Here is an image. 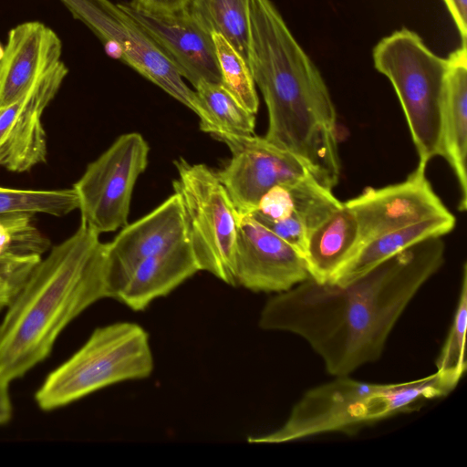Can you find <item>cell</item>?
Returning <instances> with one entry per match:
<instances>
[{
    "instance_id": "83f0119b",
    "label": "cell",
    "mask_w": 467,
    "mask_h": 467,
    "mask_svg": "<svg viewBox=\"0 0 467 467\" xmlns=\"http://www.w3.org/2000/svg\"><path fill=\"white\" fill-rule=\"evenodd\" d=\"M40 259L41 255L31 254L0 270V309L11 305Z\"/></svg>"
},
{
    "instance_id": "f546056e",
    "label": "cell",
    "mask_w": 467,
    "mask_h": 467,
    "mask_svg": "<svg viewBox=\"0 0 467 467\" xmlns=\"http://www.w3.org/2000/svg\"><path fill=\"white\" fill-rule=\"evenodd\" d=\"M459 31L462 45L467 44V0H443Z\"/></svg>"
},
{
    "instance_id": "f1b7e54d",
    "label": "cell",
    "mask_w": 467,
    "mask_h": 467,
    "mask_svg": "<svg viewBox=\"0 0 467 467\" xmlns=\"http://www.w3.org/2000/svg\"><path fill=\"white\" fill-rule=\"evenodd\" d=\"M190 0H131L134 6L155 13H173L185 9Z\"/></svg>"
},
{
    "instance_id": "5b68a950",
    "label": "cell",
    "mask_w": 467,
    "mask_h": 467,
    "mask_svg": "<svg viewBox=\"0 0 467 467\" xmlns=\"http://www.w3.org/2000/svg\"><path fill=\"white\" fill-rule=\"evenodd\" d=\"M153 368L148 332L133 322L111 323L94 329L50 372L36 392V402L43 410L58 409L110 385L147 379Z\"/></svg>"
},
{
    "instance_id": "8fae6325",
    "label": "cell",
    "mask_w": 467,
    "mask_h": 467,
    "mask_svg": "<svg viewBox=\"0 0 467 467\" xmlns=\"http://www.w3.org/2000/svg\"><path fill=\"white\" fill-rule=\"evenodd\" d=\"M426 168L418 164L404 181L380 188L368 187L343 202L357 219L358 248L389 231L451 213L429 182Z\"/></svg>"
},
{
    "instance_id": "d6986e66",
    "label": "cell",
    "mask_w": 467,
    "mask_h": 467,
    "mask_svg": "<svg viewBox=\"0 0 467 467\" xmlns=\"http://www.w3.org/2000/svg\"><path fill=\"white\" fill-rule=\"evenodd\" d=\"M342 205L331 189L307 174L269 189L250 214L258 220L292 223L310 234Z\"/></svg>"
},
{
    "instance_id": "7402d4cb",
    "label": "cell",
    "mask_w": 467,
    "mask_h": 467,
    "mask_svg": "<svg viewBox=\"0 0 467 467\" xmlns=\"http://www.w3.org/2000/svg\"><path fill=\"white\" fill-rule=\"evenodd\" d=\"M250 0H190L192 18L210 34L222 35L248 65Z\"/></svg>"
},
{
    "instance_id": "4316f807",
    "label": "cell",
    "mask_w": 467,
    "mask_h": 467,
    "mask_svg": "<svg viewBox=\"0 0 467 467\" xmlns=\"http://www.w3.org/2000/svg\"><path fill=\"white\" fill-rule=\"evenodd\" d=\"M32 216L29 213L0 216V256L41 255L49 248V241L35 227Z\"/></svg>"
},
{
    "instance_id": "6da1fadb",
    "label": "cell",
    "mask_w": 467,
    "mask_h": 467,
    "mask_svg": "<svg viewBox=\"0 0 467 467\" xmlns=\"http://www.w3.org/2000/svg\"><path fill=\"white\" fill-rule=\"evenodd\" d=\"M445 262L442 236L428 238L342 284L309 278L272 296L258 325L304 338L328 374L348 376L378 360L423 285Z\"/></svg>"
},
{
    "instance_id": "ffe728a7",
    "label": "cell",
    "mask_w": 467,
    "mask_h": 467,
    "mask_svg": "<svg viewBox=\"0 0 467 467\" xmlns=\"http://www.w3.org/2000/svg\"><path fill=\"white\" fill-rule=\"evenodd\" d=\"M358 246L357 219L343 203L308 235L303 256L310 278L317 283L331 282Z\"/></svg>"
},
{
    "instance_id": "277c9868",
    "label": "cell",
    "mask_w": 467,
    "mask_h": 467,
    "mask_svg": "<svg viewBox=\"0 0 467 467\" xmlns=\"http://www.w3.org/2000/svg\"><path fill=\"white\" fill-rule=\"evenodd\" d=\"M336 377L307 390L276 430L247 439L250 443L281 444L327 432H348L414 409L427 399L445 396L449 387L435 372L400 383H371Z\"/></svg>"
},
{
    "instance_id": "3957f363",
    "label": "cell",
    "mask_w": 467,
    "mask_h": 467,
    "mask_svg": "<svg viewBox=\"0 0 467 467\" xmlns=\"http://www.w3.org/2000/svg\"><path fill=\"white\" fill-rule=\"evenodd\" d=\"M108 298L106 244L80 223L40 259L0 324V382L9 384L46 359L63 329Z\"/></svg>"
},
{
    "instance_id": "7a4b0ae2",
    "label": "cell",
    "mask_w": 467,
    "mask_h": 467,
    "mask_svg": "<svg viewBox=\"0 0 467 467\" xmlns=\"http://www.w3.org/2000/svg\"><path fill=\"white\" fill-rule=\"evenodd\" d=\"M248 66L268 112L265 138L333 189L341 162L337 112L318 68L271 0H250Z\"/></svg>"
},
{
    "instance_id": "9c48e42d",
    "label": "cell",
    "mask_w": 467,
    "mask_h": 467,
    "mask_svg": "<svg viewBox=\"0 0 467 467\" xmlns=\"http://www.w3.org/2000/svg\"><path fill=\"white\" fill-rule=\"evenodd\" d=\"M72 16L101 40L121 52V61L157 85L198 117L202 106L196 92L183 81L173 64L147 32L118 4L109 0H60Z\"/></svg>"
},
{
    "instance_id": "d6a6232c",
    "label": "cell",
    "mask_w": 467,
    "mask_h": 467,
    "mask_svg": "<svg viewBox=\"0 0 467 467\" xmlns=\"http://www.w3.org/2000/svg\"><path fill=\"white\" fill-rule=\"evenodd\" d=\"M3 56H4V47L0 44V60L2 59Z\"/></svg>"
},
{
    "instance_id": "8992f818",
    "label": "cell",
    "mask_w": 467,
    "mask_h": 467,
    "mask_svg": "<svg viewBox=\"0 0 467 467\" xmlns=\"http://www.w3.org/2000/svg\"><path fill=\"white\" fill-rule=\"evenodd\" d=\"M375 68L391 83L403 109L420 165L441 155V119L447 58L402 27L374 47Z\"/></svg>"
},
{
    "instance_id": "52a82bcc",
    "label": "cell",
    "mask_w": 467,
    "mask_h": 467,
    "mask_svg": "<svg viewBox=\"0 0 467 467\" xmlns=\"http://www.w3.org/2000/svg\"><path fill=\"white\" fill-rule=\"evenodd\" d=\"M173 163L178 172L173 190L182 198L187 237L200 271L235 286L239 212L216 171L182 157Z\"/></svg>"
},
{
    "instance_id": "ac0fdd59",
    "label": "cell",
    "mask_w": 467,
    "mask_h": 467,
    "mask_svg": "<svg viewBox=\"0 0 467 467\" xmlns=\"http://www.w3.org/2000/svg\"><path fill=\"white\" fill-rule=\"evenodd\" d=\"M189 240L140 262L115 296L134 311L145 310L199 272Z\"/></svg>"
},
{
    "instance_id": "cb8c5ba5",
    "label": "cell",
    "mask_w": 467,
    "mask_h": 467,
    "mask_svg": "<svg viewBox=\"0 0 467 467\" xmlns=\"http://www.w3.org/2000/svg\"><path fill=\"white\" fill-rule=\"evenodd\" d=\"M78 209L74 188L36 191L0 187V216L12 213H47L64 216Z\"/></svg>"
},
{
    "instance_id": "484cf974",
    "label": "cell",
    "mask_w": 467,
    "mask_h": 467,
    "mask_svg": "<svg viewBox=\"0 0 467 467\" xmlns=\"http://www.w3.org/2000/svg\"><path fill=\"white\" fill-rule=\"evenodd\" d=\"M212 36L222 85L243 108L255 115L259 108V99L249 66L222 35L214 33Z\"/></svg>"
},
{
    "instance_id": "9a60e30c",
    "label": "cell",
    "mask_w": 467,
    "mask_h": 467,
    "mask_svg": "<svg viewBox=\"0 0 467 467\" xmlns=\"http://www.w3.org/2000/svg\"><path fill=\"white\" fill-rule=\"evenodd\" d=\"M151 37L194 88L203 81L222 83L212 34L201 26L187 9L173 13H155L119 3Z\"/></svg>"
},
{
    "instance_id": "4fadbf2b",
    "label": "cell",
    "mask_w": 467,
    "mask_h": 467,
    "mask_svg": "<svg viewBox=\"0 0 467 467\" xmlns=\"http://www.w3.org/2000/svg\"><path fill=\"white\" fill-rule=\"evenodd\" d=\"M67 73V66L60 61L20 99L0 109V166L25 172L46 162L47 135L42 116Z\"/></svg>"
},
{
    "instance_id": "30bf717a",
    "label": "cell",
    "mask_w": 467,
    "mask_h": 467,
    "mask_svg": "<svg viewBox=\"0 0 467 467\" xmlns=\"http://www.w3.org/2000/svg\"><path fill=\"white\" fill-rule=\"evenodd\" d=\"M230 150L228 162L216 171L239 213H253L272 187L310 174L291 152L254 134H212Z\"/></svg>"
},
{
    "instance_id": "44dd1931",
    "label": "cell",
    "mask_w": 467,
    "mask_h": 467,
    "mask_svg": "<svg viewBox=\"0 0 467 467\" xmlns=\"http://www.w3.org/2000/svg\"><path fill=\"white\" fill-rule=\"evenodd\" d=\"M455 225L456 218L451 213L379 235L363 244L329 283L348 282L419 242L446 235Z\"/></svg>"
},
{
    "instance_id": "2e32d148",
    "label": "cell",
    "mask_w": 467,
    "mask_h": 467,
    "mask_svg": "<svg viewBox=\"0 0 467 467\" xmlns=\"http://www.w3.org/2000/svg\"><path fill=\"white\" fill-rule=\"evenodd\" d=\"M61 54L59 36L45 24L25 22L12 28L0 60V109L25 95L61 61Z\"/></svg>"
},
{
    "instance_id": "1f68e13d",
    "label": "cell",
    "mask_w": 467,
    "mask_h": 467,
    "mask_svg": "<svg viewBox=\"0 0 467 467\" xmlns=\"http://www.w3.org/2000/svg\"><path fill=\"white\" fill-rule=\"evenodd\" d=\"M28 255H31V254L20 255V254H5L3 256H0V270L9 267V266H12V265L21 262Z\"/></svg>"
},
{
    "instance_id": "5bb4252c",
    "label": "cell",
    "mask_w": 467,
    "mask_h": 467,
    "mask_svg": "<svg viewBox=\"0 0 467 467\" xmlns=\"http://www.w3.org/2000/svg\"><path fill=\"white\" fill-rule=\"evenodd\" d=\"M186 239L183 205L180 194L174 192L150 213L125 225L111 242L106 244L108 298H115L140 262Z\"/></svg>"
},
{
    "instance_id": "d4e9b609",
    "label": "cell",
    "mask_w": 467,
    "mask_h": 467,
    "mask_svg": "<svg viewBox=\"0 0 467 467\" xmlns=\"http://www.w3.org/2000/svg\"><path fill=\"white\" fill-rule=\"evenodd\" d=\"M467 324V265L463 264L462 285L448 336L436 360V372L451 388L455 389L463 376L465 359V333Z\"/></svg>"
},
{
    "instance_id": "e0dca14e",
    "label": "cell",
    "mask_w": 467,
    "mask_h": 467,
    "mask_svg": "<svg viewBox=\"0 0 467 467\" xmlns=\"http://www.w3.org/2000/svg\"><path fill=\"white\" fill-rule=\"evenodd\" d=\"M441 119V155L451 166L459 189L458 210L467 209V47L447 57Z\"/></svg>"
},
{
    "instance_id": "4dcf8cb0",
    "label": "cell",
    "mask_w": 467,
    "mask_h": 467,
    "mask_svg": "<svg viewBox=\"0 0 467 467\" xmlns=\"http://www.w3.org/2000/svg\"><path fill=\"white\" fill-rule=\"evenodd\" d=\"M8 385L9 384L0 382V424L8 422L13 413Z\"/></svg>"
},
{
    "instance_id": "ba28073f",
    "label": "cell",
    "mask_w": 467,
    "mask_h": 467,
    "mask_svg": "<svg viewBox=\"0 0 467 467\" xmlns=\"http://www.w3.org/2000/svg\"><path fill=\"white\" fill-rule=\"evenodd\" d=\"M149 152L141 134L125 133L87 166L73 185L82 223L99 234L128 224L132 192Z\"/></svg>"
},
{
    "instance_id": "7c38bea8",
    "label": "cell",
    "mask_w": 467,
    "mask_h": 467,
    "mask_svg": "<svg viewBox=\"0 0 467 467\" xmlns=\"http://www.w3.org/2000/svg\"><path fill=\"white\" fill-rule=\"evenodd\" d=\"M235 286L282 293L310 278L303 255L250 213H240Z\"/></svg>"
},
{
    "instance_id": "603a6c76",
    "label": "cell",
    "mask_w": 467,
    "mask_h": 467,
    "mask_svg": "<svg viewBox=\"0 0 467 467\" xmlns=\"http://www.w3.org/2000/svg\"><path fill=\"white\" fill-rule=\"evenodd\" d=\"M195 92L202 106L201 130L211 135L254 134L255 115L243 108L222 83L201 82Z\"/></svg>"
}]
</instances>
